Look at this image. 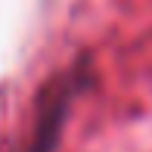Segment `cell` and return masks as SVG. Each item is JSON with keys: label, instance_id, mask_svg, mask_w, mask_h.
I'll return each instance as SVG.
<instances>
[{"label": "cell", "instance_id": "cell-1", "mask_svg": "<svg viewBox=\"0 0 152 152\" xmlns=\"http://www.w3.org/2000/svg\"><path fill=\"white\" fill-rule=\"evenodd\" d=\"M90 81V72H87V62H78L68 75H62L56 84L50 87L47 99L40 102L37 109V121H34V134L31 143L25 152H53L62 137V127H65L68 109H72L75 96L81 93V87Z\"/></svg>", "mask_w": 152, "mask_h": 152}]
</instances>
